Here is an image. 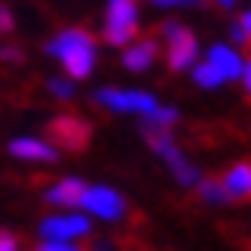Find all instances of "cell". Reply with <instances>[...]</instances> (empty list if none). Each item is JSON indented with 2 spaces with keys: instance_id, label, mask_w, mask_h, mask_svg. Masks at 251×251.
I'll list each match as a JSON object with an SVG mask.
<instances>
[{
  "instance_id": "6da1fadb",
  "label": "cell",
  "mask_w": 251,
  "mask_h": 251,
  "mask_svg": "<svg viewBox=\"0 0 251 251\" xmlns=\"http://www.w3.org/2000/svg\"><path fill=\"white\" fill-rule=\"evenodd\" d=\"M47 53L56 56L75 81L90 78V72L96 65V41L84 28H65L62 34H56L53 41L47 44Z\"/></svg>"
},
{
  "instance_id": "7a4b0ae2",
  "label": "cell",
  "mask_w": 251,
  "mask_h": 251,
  "mask_svg": "<svg viewBox=\"0 0 251 251\" xmlns=\"http://www.w3.org/2000/svg\"><path fill=\"white\" fill-rule=\"evenodd\" d=\"M140 28V16H137V0H109L105 9V25H102V37L112 47H127L137 37Z\"/></svg>"
},
{
  "instance_id": "3957f363",
  "label": "cell",
  "mask_w": 251,
  "mask_h": 251,
  "mask_svg": "<svg viewBox=\"0 0 251 251\" xmlns=\"http://www.w3.org/2000/svg\"><path fill=\"white\" fill-rule=\"evenodd\" d=\"M161 37L168 41V65L171 72H183L196 62L199 56V41L189 28H183L177 22H165L161 25Z\"/></svg>"
},
{
  "instance_id": "277c9868",
  "label": "cell",
  "mask_w": 251,
  "mask_h": 251,
  "mask_svg": "<svg viewBox=\"0 0 251 251\" xmlns=\"http://www.w3.org/2000/svg\"><path fill=\"white\" fill-rule=\"evenodd\" d=\"M47 133H50L53 146L56 149H69V152H78L90 146V137H93V127L87 124L78 115H59L47 124Z\"/></svg>"
},
{
  "instance_id": "5b68a950",
  "label": "cell",
  "mask_w": 251,
  "mask_h": 251,
  "mask_svg": "<svg viewBox=\"0 0 251 251\" xmlns=\"http://www.w3.org/2000/svg\"><path fill=\"white\" fill-rule=\"evenodd\" d=\"M96 102H102L105 109L112 112H137V115H152V109L158 105V100L152 93H143V90H115V87H102V90L93 93Z\"/></svg>"
},
{
  "instance_id": "8992f818",
  "label": "cell",
  "mask_w": 251,
  "mask_h": 251,
  "mask_svg": "<svg viewBox=\"0 0 251 251\" xmlns=\"http://www.w3.org/2000/svg\"><path fill=\"white\" fill-rule=\"evenodd\" d=\"M78 208L90 211V214L102 217V220H118V217H124V211H127L124 199L109 186H84V196L78 201Z\"/></svg>"
},
{
  "instance_id": "52a82bcc",
  "label": "cell",
  "mask_w": 251,
  "mask_h": 251,
  "mask_svg": "<svg viewBox=\"0 0 251 251\" xmlns=\"http://www.w3.org/2000/svg\"><path fill=\"white\" fill-rule=\"evenodd\" d=\"M41 236L47 242H72L78 236H90V220L84 214H53L41 220Z\"/></svg>"
},
{
  "instance_id": "ba28073f",
  "label": "cell",
  "mask_w": 251,
  "mask_h": 251,
  "mask_svg": "<svg viewBox=\"0 0 251 251\" xmlns=\"http://www.w3.org/2000/svg\"><path fill=\"white\" fill-rule=\"evenodd\" d=\"M208 62L224 75V81L242 78V56H239L233 47H226V44H214V47H211V50H208Z\"/></svg>"
},
{
  "instance_id": "9c48e42d",
  "label": "cell",
  "mask_w": 251,
  "mask_h": 251,
  "mask_svg": "<svg viewBox=\"0 0 251 251\" xmlns=\"http://www.w3.org/2000/svg\"><path fill=\"white\" fill-rule=\"evenodd\" d=\"M84 186H87L84 180H78V177H65V180L56 183V186L47 189V192H44V199L50 201V205L78 208V201H81V196H84Z\"/></svg>"
},
{
  "instance_id": "30bf717a",
  "label": "cell",
  "mask_w": 251,
  "mask_h": 251,
  "mask_svg": "<svg viewBox=\"0 0 251 251\" xmlns=\"http://www.w3.org/2000/svg\"><path fill=\"white\" fill-rule=\"evenodd\" d=\"M9 152L16 158H28V161H56L59 158V149L50 146L44 140H34V137H25V140H13L9 143Z\"/></svg>"
},
{
  "instance_id": "8fae6325",
  "label": "cell",
  "mask_w": 251,
  "mask_h": 251,
  "mask_svg": "<svg viewBox=\"0 0 251 251\" xmlns=\"http://www.w3.org/2000/svg\"><path fill=\"white\" fill-rule=\"evenodd\" d=\"M155 56H158V41H152V37L149 41H137L124 50V65L130 72H146L155 62Z\"/></svg>"
},
{
  "instance_id": "7c38bea8",
  "label": "cell",
  "mask_w": 251,
  "mask_h": 251,
  "mask_svg": "<svg viewBox=\"0 0 251 251\" xmlns=\"http://www.w3.org/2000/svg\"><path fill=\"white\" fill-rule=\"evenodd\" d=\"M220 186H224L226 199H248L251 196V165H236L226 171V177L220 180Z\"/></svg>"
},
{
  "instance_id": "4fadbf2b",
  "label": "cell",
  "mask_w": 251,
  "mask_h": 251,
  "mask_svg": "<svg viewBox=\"0 0 251 251\" xmlns=\"http://www.w3.org/2000/svg\"><path fill=\"white\" fill-rule=\"evenodd\" d=\"M192 81H196L199 87H208V90H214V87L224 84V75H220L214 65L205 59V62H199L196 69H192Z\"/></svg>"
},
{
  "instance_id": "5bb4252c",
  "label": "cell",
  "mask_w": 251,
  "mask_h": 251,
  "mask_svg": "<svg viewBox=\"0 0 251 251\" xmlns=\"http://www.w3.org/2000/svg\"><path fill=\"white\" fill-rule=\"evenodd\" d=\"M199 186V196L208 201V205H226V192H224V186H220V180H199L196 183Z\"/></svg>"
},
{
  "instance_id": "9a60e30c",
  "label": "cell",
  "mask_w": 251,
  "mask_h": 251,
  "mask_svg": "<svg viewBox=\"0 0 251 251\" xmlns=\"http://www.w3.org/2000/svg\"><path fill=\"white\" fill-rule=\"evenodd\" d=\"M177 109H171V105H155L152 115H146L149 124H158V127H171V124H177Z\"/></svg>"
},
{
  "instance_id": "2e32d148",
  "label": "cell",
  "mask_w": 251,
  "mask_h": 251,
  "mask_svg": "<svg viewBox=\"0 0 251 251\" xmlns=\"http://www.w3.org/2000/svg\"><path fill=\"white\" fill-rule=\"evenodd\" d=\"M47 87H50V93H53V96H59V100H72V96H75V84H72V81L50 78V84H47Z\"/></svg>"
},
{
  "instance_id": "e0dca14e",
  "label": "cell",
  "mask_w": 251,
  "mask_h": 251,
  "mask_svg": "<svg viewBox=\"0 0 251 251\" xmlns=\"http://www.w3.org/2000/svg\"><path fill=\"white\" fill-rule=\"evenodd\" d=\"M34 251H84V248H78L75 242H47L44 239V245H37Z\"/></svg>"
},
{
  "instance_id": "ac0fdd59",
  "label": "cell",
  "mask_w": 251,
  "mask_h": 251,
  "mask_svg": "<svg viewBox=\"0 0 251 251\" xmlns=\"http://www.w3.org/2000/svg\"><path fill=\"white\" fill-rule=\"evenodd\" d=\"M16 28V19H13V13H9V6H3L0 3V34H9Z\"/></svg>"
},
{
  "instance_id": "d6986e66",
  "label": "cell",
  "mask_w": 251,
  "mask_h": 251,
  "mask_svg": "<svg viewBox=\"0 0 251 251\" xmlns=\"http://www.w3.org/2000/svg\"><path fill=\"white\" fill-rule=\"evenodd\" d=\"M0 251H19V239L6 229H0Z\"/></svg>"
},
{
  "instance_id": "ffe728a7",
  "label": "cell",
  "mask_w": 251,
  "mask_h": 251,
  "mask_svg": "<svg viewBox=\"0 0 251 251\" xmlns=\"http://www.w3.org/2000/svg\"><path fill=\"white\" fill-rule=\"evenodd\" d=\"M0 59L19 62V59H22V50H19V47H0Z\"/></svg>"
},
{
  "instance_id": "44dd1931",
  "label": "cell",
  "mask_w": 251,
  "mask_h": 251,
  "mask_svg": "<svg viewBox=\"0 0 251 251\" xmlns=\"http://www.w3.org/2000/svg\"><path fill=\"white\" fill-rule=\"evenodd\" d=\"M242 84H245V90H248V96H251V59L242 62Z\"/></svg>"
},
{
  "instance_id": "7402d4cb",
  "label": "cell",
  "mask_w": 251,
  "mask_h": 251,
  "mask_svg": "<svg viewBox=\"0 0 251 251\" xmlns=\"http://www.w3.org/2000/svg\"><path fill=\"white\" fill-rule=\"evenodd\" d=\"M239 25H242V31L251 37V9H245V13L239 16Z\"/></svg>"
},
{
  "instance_id": "603a6c76",
  "label": "cell",
  "mask_w": 251,
  "mask_h": 251,
  "mask_svg": "<svg viewBox=\"0 0 251 251\" xmlns=\"http://www.w3.org/2000/svg\"><path fill=\"white\" fill-rule=\"evenodd\" d=\"M93 251H112L109 242H93Z\"/></svg>"
},
{
  "instance_id": "cb8c5ba5",
  "label": "cell",
  "mask_w": 251,
  "mask_h": 251,
  "mask_svg": "<svg viewBox=\"0 0 251 251\" xmlns=\"http://www.w3.org/2000/svg\"><path fill=\"white\" fill-rule=\"evenodd\" d=\"M152 3H158V6H177V0H152Z\"/></svg>"
},
{
  "instance_id": "d4e9b609",
  "label": "cell",
  "mask_w": 251,
  "mask_h": 251,
  "mask_svg": "<svg viewBox=\"0 0 251 251\" xmlns=\"http://www.w3.org/2000/svg\"><path fill=\"white\" fill-rule=\"evenodd\" d=\"M196 3H201V0H177V6H196Z\"/></svg>"
},
{
  "instance_id": "484cf974",
  "label": "cell",
  "mask_w": 251,
  "mask_h": 251,
  "mask_svg": "<svg viewBox=\"0 0 251 251\" xmlns=\"http://www.w3.org/2000/svg\"><path fill=\"white\" fill-rule=\"evenodd\" d=\"M233 3H236V0H217V6H224V9H229Z\"/></svg>"
}]
</instances>
